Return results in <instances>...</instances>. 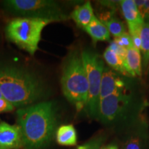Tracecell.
<instances>
[{"label":"cell","mask_w":149,"mask_h":149,"mask_svg":"<svg viewBox=\"0 0 149 149\" xmlns=\"http://www.w3.org/2000/svg\"><path fill=\"white\" fill-rule=\"evenodd\" d=\"M146 71L148 72V74H149V66H148V69H147Z\"/></svg>","instance_id":"cell-26"},{"label":"cell","mask_w":149,"mask_h":149,"mask_svg":"<svg viewBox=\"0 0 149 149\" xmlns=\"http://www.w3.org/2000/svg\"><path fill=\"white\" fill-rule=\"evenodd\" d=\"M51 23L42 19L15 17L5 28L6 37L9 42L33 56L39 49L43 30Z\"/></svg>","instance_id":"cell-4"},{"label":"cell","mask_w":149,"mask_h":149,"mask_svg":"<svg viewBox=\"0 0 149 149\" xmlns=\"http://www.w3.org/2000/svg\"><path fill=\"white\" fill-rule=\"evenodd\" d=\"M113 41H114L117 44H118L119 46H122V47L126 48V49L134 47L131 37H130L129 33L126 32L123 33L122 35H120L119 37H115Z\"/></svg>","instance_id":"cell-21"},{"label":"cell","mask_w":149,"mask_h":149,"mask_svg":"<svg viewBox=\"0 0 149 149\" xmlns=\"http://www.w3.org/2000/svg\"><path fill=\"white\" fill-rule=\"evenodd\" d=\"M84 30L92 39L93 44L98 42H104L110 40V33L105 25L95 15L94 17L87 26Z\"/></svg>","instance_id":"cell-14"},{"label":"cell","mask_w":149,"mask_h":149,"mask_svg":"<svg viewBox=\"0 0 149 149\" xmlns=\"http://www.w3.org/2000/svg\"><path fill=\"white\" fill-rule=\"evenodd\" d=\"M100 149H103V148H100Z\"/></svg>","instance_id":"cell-28"},{"label":"cell","mask_w":149,"mask_h":149,"mask_svg":"<svg viewBox=\"0 0 149 149\" xmlns=\"http://www.w3.org/2000/svg\"><path fill=\"white\" fill-rule=\"evenodd\" d=\"M61 86L68 101L75 106L77 111L86 108L88 95V83L81 53L71 51L62 67Z\"/></svg>","instance_id":"cell-3"},{"label":"cell","mask_w":149,"mask_h":149,"mask_svg":"<svg viewBox=\"0 0 149 149\" xmlns=\"http://www.w3.org/2000/svg\"><path fill=\"white\" fill-rule=\"evenodd\" d=\"M149 139L148 126L144 120L134 124L123 141V149H146Z\"/></svg>","instance_id":"cell-8"},{"label":"cell","mask_w":149,"mask_h":149,"mask_svg":"<svg viewBox=\"0 0 149 149\" xmlns=\"http://www.w3.org/2000/svg\"><path fill=\"white\" fill-rule=\"evenodd\" d=\"M135 2L144 22L149 23V0H135Z\"/></svg>","instance_id":"cell-20"},{"label":"cell","mask_w":149,"mask_h":149,"mask_svg":"<svg viewBox=\"0 0 149 149\" xmlns=\"http://www.w3.org/2000/svg\"><path fill=\"white\" fill-rule=\"evenodd\" d=\"M103 149H118V148H117L116 145L110 144V145H108L107 146L103 147Z\"/></svg>","instance_id":"cell-24"},{"label":"cell","mask_w":149,"mask_h":149,"mask_svg":"<svg viewBox=\"0 0 149 149\" xmlns=\"http://www.w3.org/2000/svg\"><path fill=\"white\" fill-rule=\"evenodd\" d=\"M124 66L128 76L141 77L142 74V59L140 51L134 47L128 48Z\"/></svg>","instance_id":"cell-12"},{"label":"cell","mask_w":149,"mask_h":149,"mask_svg":"<svg viewBox=\"0 0 149 149\" xmlns=\"http://www.w3.org/2000/svg\"><path fill=\"white\" fill-rule=\"evenodd\" d=\"M0 147L3 149L23 148L21 130L17 124L0 122Z\"/></svg>","instance_id":"cell-10"},{"label":"cell","mask_w":149,"mask_h":149,"mask_svg":"<svg viewBox=\"0 0 149 149\" xmlns=\"http://www.w3.org/2000/svg\"><path fill=\"white\" fill-rule=\"evenodd\" d=\"M141 55L142 69L147 70L149 66V23H144L141 31Z\"/></svg>","instance_id":"cell-18"},{"label":"cell","mask_w":149,"mask_h":149,"mask_svg":"<svg viewBox=\"0 0 149 149\" xmlns=\"http://www.w3.org/2000/svg\"><path fill=\"white\" fill-rule=\"evenodd\" d=\"M81 53L88 83V101L86 109L89 116L97 119L100 100L102 77L105 66L103 59L96 53L86 50Z\"/></svg>","instance_id":"cell-6"},{"label":"cell","mask_w":149,"mask_h":149,"mask_svg":"<svg viewBox=\"0 0 149 149\" xmlns=\"http://www.w3.org/2000/svg\"><path fill=\"white\" fill-rule=\"evenodd\" d=\"M148 105H149V104H148Z\"/></svg>","instance_id":"cell-29"},{"label":"cell","mask_w":149,"mask_h":149,"mask_svg":"<svg viewBox=\"0 0 149 149\" xmlns=\"http://www.w3.org/2000/svg\"><path fill=\"white\" fill-rule=\"evenodd\" d=\"M126 86V81L120 74L116 73L113 69L105 67L102 77L100 100L115 93L125 92Z\"/></svg>","instance_id":"cell-9"},{"label":"cell","mask_w":149,"mask_h":149,"mask_svg":"<svg viewBox=\"0 0 149 149\" xmlns=\"http://www.w3.org/2000/svg\"><path fill=\"white\" fill-rule=\"evenodd\" d=\"M120 4L123 16L127 22L129 32L142 26L144 20L134 0H122L120 1Z\"/></svg>","instance_id":"cell-11"},{"label":"cell","mask_w":149,"mask_h":149,"mask_svg":"<svg viewBox=\"0 0 149 149\" xmlns=\"http://www.w3.org/2000/svg\"><path fill=\"white\" fill-rule=\"evenodd\" d=\"M95 17L91 1H86L83 4L77 6L70 13V17L78 26L84 29L88 25Z\"/></svg>","instance_id":"cell-13"},{"label":"cell","mask_w":149,"mask_h":149,"mask_svg":"<svg viewBox=\"0 0 149 149\" xmlns=\"http://www.w3.org/2000/svg\"><path fill=\"white\" fill-rule=\"evenodd\" d=\"M15 109L13 104L7 101L4 97L0 99V113H5L12 112Z\"/></svg>","instance_id":"cell-23"},{"label":"cell","mask_w":149,"mask_h":149,"mask_svg":"<svg viewBox=\"0 0 149 149\" xmlns=\"http://www.w3.org/2000/svg\"><path fill=\"white\" fill-rule=\"evenodd\" d=\"M3 95H2V94H1V91H0V99H1V98H3Z\"/></svg>","instance_id":"cell-25"},{"label":"cell","mask_w":149,"mask_h":149,"mask_svg":"<svg viewBox=\"0 0 149 149\" xmlns=\"http://www.w3.org/2000/svg\"><path fill=\"white\" fill-rule=\"evenodd\" d=\"M4 10L15 17L42 19L52 22L66 21L69 18L60 5L51 0H6Z\"/></svg>","instance_id":"cell-5"},{"label":"cell","mask_w":149,"mask_h":149,"mask_svg":"<svg viewBox=\"0 0 149 149\" xmlns=\"http://www.w3.org/2000/svg\"><path fill=\"white\" fill-rule=\"evenodd\" d=\"M109 48H111L112 51H113L115 53L117 54L125 62L126 57V53H127V49L122 47L117 44L114 41H112L110 43V45L109 46Z\"/></svg>","instance_id":"cell-22"},{"label":"cell","mask_w":149,"mask_h":149,"mask_svg":"<svg viewBox=\"0 0 149 149\" xmlns=\"http://www.w3.org/2000/svg\"><path fill=\"white\" fill-rule=\"evenodd\" d=\"M103 57L106 62L113 70L128 76L124 66V61L114 51H112L111 48L108 47L105 50Z\"/></svg>","instance_id":"cell-17"},{"label":"cell","mask_w":149,"mask_h":149,"mask_svg":"<svg viewBox=\"0 0 149 149\" xmlns=\"http://www.w3.org/2000/svg\"><path fill=\"white\" fill-rule=\"evenodd\" d=\"M0 149H3V148H1V147H0Z\"/></svg>","instance_id":"cell-27"},{"label":"cell","mask_w":149,"mask_h":149,"mask_svg":"<svg viewBox=\"0 0 149 149\" xmlns=\"http://www.w3.org/2000/svg\"><path fill=\"white\" fill-rule=\"evenodd\" d=\"M57 108L55 102L42 101L17 109L24 149H44L50 144L57 129Z\"/></svg>","instance_id":"cell-1"},{"label":"cell","mask_w":149,"mask_h":149,"mask_svg":"<svg viewBox=\"0 0 149 149\" xmlns=\"http://www.w3.org/2000/svg\"><path fill=\"white\" fill-rule=\"evenodd\" d=\"M99 19L109 30L110 34L117 37L126 32L125 26L119 18L115 16L114 12H107L100 15Z\"/></svg>","instance_id":"cell-16"},{"label":"cell","mask_w":149,"mask_h":149,"mask_svg":"<svg viewBox=\"0 0 149 149\" xmlns=\"http://www.w3.org/2000/svg\"><path fill=\"white\" fill-rule=\"evenodd\" d=\"M104 140L105 136L102 135H97L84 144L78 146L75 149H100Z\"/></svg>","instance_id":"cell-19"},{"label":"cell","mask_w":149,"mask_h":149,"mask_svg":"<svg viewBox=\"0 0 149 149\" xmlns=\"http://www.w3.org/2000/svg\"><path fill=\"white\" fill-rule=\"evenodd\" d=\"M0 91L15 108H24L42 102L47 87L38 75L21 67L0 63Z\"/></svg>","instance_id":"cell-2"},{"label":"cell","mask_w":149,"mask_h":149,"mask_svg":"<svg viewBox=\"0 0 149 149\" xmlns=\"http://www.w3.org/2000/svg\"><path fill=\"white\" fill-rule=\"evenodd\" d=\"M133 97L126 92L115 93L100 100L97 119L104 124H116L128 116Z\"/></svg>","instance_id":"cell-7"},{"label":"cell","mask_w":149,"mask_h":149,"mask_svg":"<svg viewBox=\"0 0 149 149\" xmlns=\"http://www.w3.org/2000/svg\"><path fill=\"white\" fill-rule=\"evenodd\" d=\"M57 144L63 146H74L77 143V134L72 124H65L57 128L55 133Z\"/></svg>","instance_id":"cell-15"}]
</instances>
